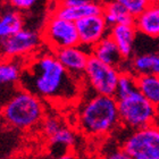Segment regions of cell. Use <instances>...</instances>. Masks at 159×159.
I'll list each match as a JSON object with an SVG mask.
<instances>
[{"instance_id": "22", "label": "cell", "mask_w": 159, "mask_h": 159, "mask_svg": "<svg viewBox=\"0 0 159 159\" xmlns=\"http://www.w3.org/2000/svg\"><path fill=\"white\" fill-rule=\"evenodd\" d=\"M133 17H138L157 0H116Z\"/></svg>"}, {"instance_id": "14", "label": "cell", "mask_w": 159, "mask_h": 159, "mask_svg": "<svg viewBox=\"0 0 159 159\" xmlns=\"http://www.w3.org/2000/svg\"><path fill=\"white\" fill-rule=\"evenodd\" d=\"M136 30L135 25H115V26L110 27L109 35L110 38L116 42L118 47L119 51L124 57V59H129L133 51V44H134V40H135Z\"/></svg>"}, {"instance_id": "17", "label": "cell", "mask_w": 159, "mask_h": 159, "mask_svg": "<svg viewBox=\"0 0 159 159\" xmlns=\"http://www.w3.org/2000/svg\"><path fill=\"white\" fill-rule=\"evenodd\" d=\"M25 59H7L0 57V86L20 83Z\"/></svg>"}, {"instance_id": "15", "label": "cell", "mask_w": 159, "mask_h": 159, "mask_svg": "<svg viewBox=\"0 0 159 159\" xmlns=\"http://www.w3.org/2000/svg\"><path fill=\"white\" fill-rule=\"evenodd\" d=\"M138 32L150 38H159V1H155L135 18Z\"/></svg>"}, {"instance_id": "12", "label": "cell", "mask_w": 159, "mask_h": 159, "mask_svg": "<svg viewBox=\"0 0 159 159\" xmlns=\"http://www.w3.org/2000/svg\"><path fill=\"white\" fill-rule=\"evenodd\" d=\"M102 13L103 5L99 2H94V1H89L84 5L76 7H64L56 5L51 11V14L53 15L64 18V20L74 22V23H76L77 20L85 18V17L102 15Z\"/></svg>"}, {"instance_id": "7", "label": "cell", "mask_w": 159, "mask_h": 159, "mask_svg": "<svg viewBox=\"0 0 159 159\" xmlns=\"http://www.w3.org/2000/svg\"><path fill=\"white\" fill-rule=\"evenodd\" d=\"M120 73V70L91 56L84 73V84L96 94L115 97Z\"/></svg>"}, {"instance_id": "20", "label": "cell", "mask_w": 159, "mask_h": 159, "mask_svg": "<svg viewBox=\"0 0 159 159\" xmlns=\"http://www.w3.org/2000/svg\"><path fill=\"white\" fill-rule=\"evenodd\" d=\"M138 90L153 106L159 108V76L156 75H138Z\"/></svg>"}, {"instance_id": "11", "label": "cell", "mask_w": 159, "mask_h": 159, "mask_svg": "<svg viewBox=\"0 0 159 159\" xmlns=\"http://www.w3.org/2000/svg\"><path fill=\"white\" fill-rule=\"evenodd\" d=\"M91 56L109 66L116 67L118 70H123L122 66L125 59L119 51L116 42L110 38V35L105 37L100 42H98L93 47L91 50Z\"/></svg>"}, {"instance_id": "21", "label": "cell", "mask_w": 159, "mask_h": 159, "mask_svg": "<svg viewBox=\"0 0 159 159\" xmlns=\"http://www.w3.org/2000/svg\"><path fill=\"white\" fill-rule=\"evenodd\" d=\"M136 90H138V85H136L135 74H133L131 70H122L118 80V84H117L115 98L117 100L122 99V98L129 96V93L134 92Z\"/></svg>"}, {"instance_id": "27", "label": "cell", "mask_w": 159, "mask_h": 159, "mask_svg": "<svg viewBox=\"0 0 159 159\" xmlns=\"http://www.w3.org/2000/svg\"><path fill=\"white\" fill-rule=\"evenodd\" d=\"M55 159H79V157L76 155H74L73 152H67V153H64L61 156L57 157Z\"/></svg>"}, {"instance_id": "6", "label": "cell", "mask_w": 159, "mask_h": 159, "mask_svg": "<svg viewBox=\"0 0 159 159\" xmlns=\"http://www.w3.org/2000/svg\"><path fill=\"white\" fill-rule=\"evenodd\" d=\"M120 147L133 159H159V125L131 131Z\"/></svg>"}, {"instance_id": "4", "label": "cell", "mask_w": 159, "mask_h": 159, "mask_svg": "<svg viewBox=\"0 0 159 159\" xmlns=\"http://www.w3.org/2000/svg\"><path fill=\"white\" fill-rule=\"evenodd\" d=\"M122 127L129 131L143 129L156 124L158 108L136 90L129 96L117 100Z\"/></svg>"}, {"instance_id": "25", "label": "cell", "mask_w": 159, "mask_h": 159, "mask_svg": "<svg viewBox=\"0 0 159 159\" xmlns=\"http://www.w3.org/2000/svg\"><path fill=\"white\" fill-rule=\"evenodd\" d=\"M38 0H8V2L13 9L17 11H24V10H29L35 5Z\"/></svg>"}, {"instance_id": "24", "label": "cell", "mask_w": 159, "mask_h": 159, "mask_svg": "<svg viewBox=\"0 0 159 159\" xmlns=\"http://www.w3.org/2000/svg\"><path fill=\"white\" fill-rule=\"evenodd\" d=\"M100 159H133L123 149L122 147H115L111 149H108L106 152L103 153V156Z\"/></svg>"}, {"instance_id": "10", "label": "cell", "mask_w": 159, "mask_h": 159, "mask_svg": "<svg viewBox=\"0 0 159 159\" xmlns=\"http://www.w3.org/2000/svg\"><path fill=\"white\" fill-rule=\"evenodd\" d=\"M75 24L79 32L80 44L86 48L92 49L103 38L109 35L110 27L102 15L85 17L77 20Z\"/></svg>"}, {"instance_id": "28", "label": "cell", "mask_w": 159, "mask_h": 159, "mask_svg": "<svg viewBox=\"0 0 159 159\" xmlns=\"http://www.w3.org/2000/svg\"><path fill=\"white\" fill-rule=\"evenodd\" d=\"M157 1H159V0H157Z\"/></svg>"}, {"instance_id": "3", "label": "cell", "mask_w": 159, "mask_h": 159, "mask_svg": "<svg viewBox=\"0 0 159 159\" xmlns=\"http://www.w3.org/2000/svg\"><path fill=\"white\" fill-rule=\"evenodd\" d=\"M0 116L10 127L29 131L42 124L46 108L42 99L20 89L7 101Z\"/></svg>"}, {"instance_id": "19", "label": "cell", "mask_w": 159, "mask_h": 159, "mask_svg": "<svg viewBox=\"0 0 159 159\" xmlns=\"http://www.w3.org/2000/svg\"><path fill=\"white\" fill-rule=\"evenodd\" d=\"M132 73L138 75H156L159 76V55L146 53L136 56L132 60Z\"/></svg>"}, {"instance_id": "26", "label": "cell", "mask_w": 159, "mask_h": 159, "mask_svg": "<svg viewBox=\"0 0 159 159\" xmlns=\"http://www.w3.org/2000/svg\"><path fill=\"white\" fill-rule=\"evenodd\" d=\"M90 0H58L57 5L64 7H76L84 5V3L89 2Z\"/></svg>"}, {"instance_id": "18", "label": "cell", "mask_w": 159, "mask_h": 159, "mask_svg": "<svg viewBox=\"0 0 159 159\" xmlns=\"http://www.w3.org/2000/svg\"><path fill=\"white\" fill-rule=\"evenodd\" d=\"M24 20L22 13L9 9L0 14V40L17 33L23 29Z\"/></svg>"}, {"instance_id": "5", "label": "cell", "mask_w": 159, "mask_h": 159, "mask_svg": "<svg viewBox=\"0 0 159 159\" xmlns=\"http://www.w3.org/2000/svg\"><path fill=\"white\" fill-rule=\"evenodd\" d=\"M41 39L52 52L64 48L80 46L76 24L53 14L47 17L41 32Z\"/></svg>"}, {"instance_id": "1", "label": "cell", "mask_w": 159, "mask_h": 159, "mask_svg": "<svg viewBox=\"0 0 159 159\" xmlns=\"http://www.w3.org/2000/svg\"><path fill=\"white\" fill-rule=\"evenodd\" d=\"M20 86L40 99L64 105L81 99L85 84L73 76L49 50L26 59Z\"/></svg>"}, {"instance_id": "23", "label": "cell", "mask_w": 159, "mask_h": 159, "mask_svg": "<svg viewBox=\"0 0 159 159\" xmlns=\"http://www.w3.org/2000/svg\"><path fill=\"white\" fill-rule=\"evenodd\" d=\"M64 125H65V123L56 115H46L42 124H41V129H42L43 134L48 139Z\"/></svg>"}, {"instance_id": "13", "label": "cell", "mask_w": 159, "mask_h": 159, "mask_svg": "<svg viewBox=\"0 0 159 159\" xmlns=\"http://www.w3.org/2000/svg\"><path fill=\"white\" fill-rule=\"evenodd\" d=\"M48 147L55 158L64 153L70 152V149L75 147L77 141L76 132L66 124L60 127L55 134L48 138Z\"/></svg>"}, {"instance_id": "2", "label": "cell", "mask_w": 159, "mask_h": 159, "mask_svg": "<svg viewBox=\"0 0 159 159\" xmlns=\"http://www.w3.org/2000/svg\"><path fill=\"white\" fill-rule=\"evenodd\" d=\"M76 126L88 138L103 139L122 126L115 97L93 93L80 101Z\"/></svg>"}, {"instance_id": "8", "label": "cell", "mask_w": 159, "mask_h": 159, "mask_svg": "<svg viewBox=\"0 0 159 159\" xmlns=\"http://www.w3.org/2000/svg\"><path fill=\"white\" fill-rule=\"evenodd\" d=\"M42 42L38 32L22 29L17 33L0 40V57L7 59H29L38 52Z\"/></svg>"}, {"instance_id": "16", "label": "cell", "mask_w": 159, "mask_h": 159, "mask_svg": "<svg viewBox=\"0 0 159 159\" xmlns=\"http://www.w3.org/2000/svg\"><path fill=\"white\" fill-rule=\"evenodd\" d=\"M102 16L105 17L106 23L109 27L122 24V25H135V17H133L131 14L125 9V7L122 6L116 0L109 1L103 5Z\"/></svg>"}, {"instance_id": "9", "label": "cell", "mask_w": 159, "mask_h": 159, "mask_svg": "<svg viewBox=\"0 0 159 159\" xmlns=\"http://www.w3.org/2000/svg\"><path fill=\"white\" fill-rule=\"evenodd\" d=\"M91 48L83 46L70 47L53 51L59 63L76 79L84 81V73L91 57Z\"/></svg>"}]
</instances>
